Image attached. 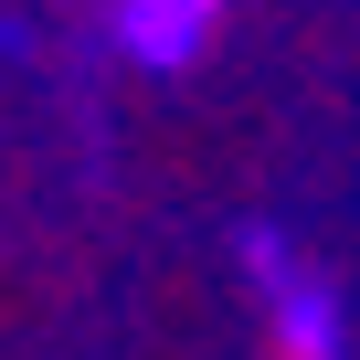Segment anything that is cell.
<instances>
[{"instance_id":"6da1fadb","label":"cell","mask_w":360,"mask_h":360,"mask_svg":"<svg viewBox=\"0 0 360 360\" xmlns=\"http://www.w3.org/2000/svg\"><path fill=\"white\" fill-rule=\"evenodd\" d=\"M244 276H255V297H265L276 360H349V307H339V286H328L276 223H244Z\"/></svg>"},{"instance_id":"7a4b0ae2","label":"cell","mask_w":360,"mask_h":360,"mask_svg":"<svg viewBox=\"0 0 360 360\" xmlns=\"http://www.w3.org/2000/svg\"><path fill=\"white\" fill-rule=\"evenodd\" d=\"M212 22H223V0H106L117 53L148 64V75H180V64L212 43Z\"/></svg>"}]
</instances>
